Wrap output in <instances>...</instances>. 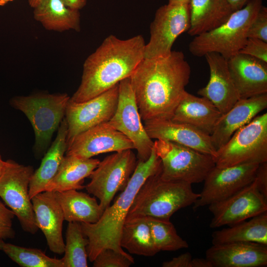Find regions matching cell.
<instances>
[{
  "label": "cell",
  "instance_id": "cell-24",
  "mask_svg": "<svg viewBox=\"0 0 267 267\" xmlns=\"http://www.w3.org/2000/svg\"><path fill=\"white\" fill-rule=\"evenodd\" d=\"M67 129L64 117L58 129L54 140L44 154L40 166L32 176L29 187L31 199L44 191L45 186L57 173L67 148Z\"/></svg>",
  "mask_w": 267,
  "mask_h": 267
},
{
  "label": "cell",
  "instance_id": "cell-35",
  "mask_svg": "<svg viewBox=\"0 0 267 267\" xmlns=\"http://www.w3.org/2000/svg\"><path fill=\"white\" fill-rule=\"evenodd\" d=\"M248 38L267 42V8L262 5L251 22L248 31Z\"/></svg>",
  "mask_w": 267,
  "mask_h": 267
},
{
  "label": "cell",
  "instance_id": "cell-8",
  "mask_svg": "<svg viewBox=\"0 0 267 267\" xmlns=\"http://www.w3.org/2000/svg\"><path fill=\"white\" fill-rule=\"evenodd\" d=\"M213 158L219 167L267 162V113L258 115L237 130Z\"/></svg>",
  "mask_w": 267,
  "mask_h": 267
},
{
  "label": "cell",
  "instance_id": "cell-10",
  "mask_svg": "<svg viewBox=\"0 0 267 267\" xmlns=\"http://www.w3.org/2000/svg\"><path fill=\"white\" fill-rule=\"evenodd\" d=\"M137 161L132 149L116 152L100 161L90 176V181L85 188L99 200L104 211L115 194L126 187Z\"/></svg>",
  "mask_w": 267,
  "mask_h": 267
},
{
  "label": "cell",
  "instance_id": "cell-9",
  "mask_svg": "<svg viewBox=\"0 0 267 267\" xmlns=\"http://www.w3.org/2000/svg\"><path fill=\"white\" fill-rule=\"evenodd\" d=\"M34 172L32 166L9 159L0 174V197L14 213L22 229L32 234L39 230L29 193Z\"/></svg>",
  "mask_w": 267,
  "mask_h": 267
},
{
  "label": "cell",
  "instance_id": "cell-30",
  "mask_svg": "<svg viewBox=\"0 0 267 267\" xmlns=\"http://www.w3.org/2000/svg\"><path fill=\"white\" fill-rule=\"evenodd\" d=\"M120 244L122 248L133 254L152 257L159 252L145 218L126 220L122 230Z\"/></svg>",
  "mask_w": 267,
  "mask_h": 267
},
{
  "label": "cell",
  "instance_id": "cell-27",
  "mask_svg": "<svg viewBox=\"0 0 267 267\" xmlns=\"http://www.w3.org/2000/svg\"><path fill=\"white\" fill-rule=\"evenodd\" d=\"M62 210L64 220L88 223L96 222L103 210L95 197L78 190L54 192Z\"/></svg>",
  "mask_w": 267,
  "mask_h": 267
},
{
  "label": "cell",
  "instance_id": "cell-13",
  "mask_svg": "<svg viewBox=\"0 0 267 267\" xmlns=\"http://www.w3.org/2000/svg\"><path fill=\"white\" fill-rule=\"evenodd\" d=\"M119 84L85 101L77 102L70 99L65 114L67 147L80 133L110 121L117 107Z\"/></svg>",
  "mask_w": 267,
  "mask_h": 267
},
{
  "label": "cell",
  "instance_id": "cell-37",
  "mask_svg": "<svg viewBox=\"0 0 267 267\" xmlns=\"http://www.w3.org/2000/svg\"><path fill=\"white\" fill-rule=\"evenodd\" d=\"M239 53L267 62V42L257 39L248 38Z\"/></svg>",
  "mask_w": 267,
  "mask_h": 267
},
{
  "label": "cell",
  "instance_id": "cell-14",
  "mask_svg": "<svg viewBox=\"0 0 267 267\" xmlns=\"http://www.w3.org/2000/svg\"><path fill=\"white\" fill-rule=\"evenodd\" d=\"M259 165L248 163L224 167L215 166L203 181V187L193 205V210L224 200L249 184L254 179Z\"/></svg>",
  "mask_w": 267,
  "mask_h": 267
},
{
  "label": "cell",
  "instance_id": "cell-11",
  "mask_svg": "<svg viewBox=\"0 0 267 267\" xmlns=\"http://www.w3.org/2000/svg\"><path fill=\"white\" fill-rule=\"evenodd\" d=\"M190 27L189 4H167L159 7L150 26V37L145 44L144 58L168 56L176 39Z\"/></svg>",
  "mask_w": 267,
  "mask_h": 267
},
{
  "label": "cell",
  "instance_id": "cell-36",
  "mask_svg": "<svg viewBox=\"0 0 267 267\" xmlns=\"http://www.w3.org/2000/svg\"><path fill=\"white\" fill-rule=\"evenodd\" d=\"M15 217L14 213L0 201V238L2 239L14 238L15 232L12 221Z\"/></svg>",
  "mask_w": 267,
  "mask_h": 267
},
{
  "label": "cell",
  "instance_id": "cell-39",
  "mask_svg": "<svg viewBox=\"0 0 267 267\" xmlns=\"http://www.w3.org/2000/svg\"><path fill=\"white\" fill-rule=\"evenodd\" d=\"M192 257L189 252L184 253L172 259L164 262L163 267H192Z\"/></svg>",
  "mask_w": 267,
  "mask_h": 267
},
{
  "label": "cell",
  "instance_id": "cell-17",
  "mask_svg": "<svg viewBox=\"0 0 267 267\" xmlns=\"http://www.w3.org/2000/svg\"><path fill=\"white\" fill-rule=\"evenodd\" d=\"M204 56L209 68L210 78L206 86L197 93L209 99L223 114L240 99L228 70L227 60L216 52H209Z\"/></svg>",
  "mask_w": 267,
  "mask_h": 267
},
{
  "label": "cell",
  "instance_id": "cell-44",
  "mask_svg": "<svg viewBox=\"0 0 267 267\" xmlns=\"http://www.w3.org/2000/svg\"><path fill=\"white\" fill-rule=\"evenodd\" d=\"M40 1V0H28V2L30 6L32 7H34Z\"/></svg>",
  "mask_w": 267,
  "mask_h": 267
},
{
  "label": "cell",
  "instance_id": "cell-22",
  "mask_svg": "<svg viewBox=\"0 0 267 267\" xmlns=\"http://www.w3.org/2000/svg\"><path fill=\"white\" fill-rule=\"evenodd\" d=\"M267 107V93L240 98L222 114L211 134L216 150L222 146L239 129L249 123Z\"/></svg>",
  "mask_w": 267,
  "mask_h": 267
},
{
  "label": "cell",
  "instance_id": "cell-33",
  "mask_svg": "<svg viewBox=\"0 0 267 267\" xmlns=\"http://www.w3.org/2000/svg\"><path fill=\"white\" fill-rule=\"evenodd\" d=\"M2 251L21 267H64L61 259L48 257L39 249L5 243Z\"/></svg>",
  "mask_w": 267,
  "mask_h": 267
},
{
  "label": "cell",
  "instance_id": "cell-23",
  "mask_svg": "<svg viewBox=\"0 0 267 267\" xmlns=\"http://www.w3.org/2000/svg\"><path fill=\"white\" fill-rule=\"evenodd\" d=\"M222 115L209 99L185 90L171 119L189 125L211 135Z\"/></svg>",
  "mask_w": 267,
  "mask_h": 267
},
{
  "label": "cell",
  "instance_id": "cell-7",
  "mask_svg": "<svg viewBox=\"0 0 267 267\" xmlns=\"http://www.w3.org/2000/svg\"><path fill=\"white\" fill-rule=\"evenodd\" d=\"M154 149L161 162L160 177L165 180L200 183L215 166L212 156L175 142L156 139Z\"/></svg>",
  "mask_w": 267,
  "mask_h": 267
},
{
  "label": "cell",
  "instance_id": "cell-16",
  "mask_svg": "<svg viewBox=\"0 0 267 267\" xmlns=\"http://www.w3.org/2000/svg\"><path fill=\"white\" fill-rule=\"evenodd\" d=\"M134 149L132 142L108 122L77 135L67 147L65 155L89 159L102 153Z\"/></svg>",
  "mask_w": 267,
  "mask_h": 267
},
{
  "label": "cell",
  "instance_id": "cell-41",
  "mask_svg": "<svg viewBox=\"0 0 267 267\" xmlns=\"http://www.w3.org/2000/svg\"><path fill=\"white\" fill-rule=\"evenodd\" d=\"M192 267H213L207 258H195L192 260Z\"/></svg>",
  "mask_w": 267,
  "mask_h": 267
},
{
  "label": "cell",
  "instance_id": "cell-29",
  "mask_svg": "<svg viewBox=\"0 0 267 267\" xmlns=\"http://www.w3.org/2000/svg\"><path fill=\"white\" fill-rule=\"evenodd\" d=\"M254 242L267 246V212L212 234V244L230 242Z\"/></svg>",
  "mask_w": 267,
  "mask_h": 267
},
{
  "label": "cell",
  "instance_id": "cell-34",
  "mask_svg": "<svg viewBox=\"0 0 267 267\" xmlns=\"http://www.w3.org/2000/svg\"><path fill=\"white\" fill-rule=\"evenodd\" d=\"M94 267H129L134 264V258L111 248L102 250L93 261Z\"/></svg>",
  "mask_w": 267,
  "mask_h": 267
},
{
  "label": "cell",
  "instance_id": "cell-40",
  "mask_svg": "<svg viewBox=\"0 0 267 267\" xmlns=\"http://www.w3.org/2000/svg\"><path fill=\"white\" fill-rule=\"evenodd\" d=\"M68 7L72 9L80 10L87 4V0H61Z\"/></svg>",
  "mask_w": 267,
  "mask_h": 267
},
{
  "label": "cell",
  "instance_id": "cell-31",
  "mask_svg": "<svg viewBox=\"0 0 267 267\" xmlns=\"http://www.w3.org/2000/svg\"><path fill=\"white\" fill-rule=\"evenodd\" d=\"M88 244V239L83 233L81 223L69 222L66 233L64 255L61 259L64 267H87Z\"/></svg>",
  "mask_w": 267,
  "mask_h": 267
},
{
  "label": "cell",
  "instance_id": "cell-1",
  "mask_svg": "<svg viewBox=\"0 0 267 267\" xmlns=\"http://www.w3.org/2000/svg\"><path fill=\"white\" fill-rule=\"evenodd\" d=\"M190 74V66L181 51L143 58L130 77L141 120L171 119Z\"/></svg>",
  "mask_w": 267,
  "mask_h": 267
},
{
  "label": "cell",
  "instance_id": "cell-19",
  "mask_svg": "<svg viewBox=\"0 0 267 267\" xmlns=\"http://www.w3.org/2000/svg\"><path fill=\"white\" fill-rule=\"evenodd\" d=\"M36 224L44 234L49 250L58 255L64 254L62 235L64 215L54 193L44 191L31 199Z\"/></svg>",
  "mask_w": 267,
  "mask_h": 267
},
{
  "label": "cell",
  "instance_id": "cell-47",
  "mask_svg": "<svg viewBox=\"0 0 267 267\" xmlns=\"http://www.w3.org/2000/svg\"><path fill=\"white\" fill-rule=\"evenodd\" d=\"M4 244L5 242H4L3 239L0 238V250H2Z\"/></svg>",
  "mask_w": 267,
  "mask_h": 267
},
{
  "label": "cell",
  "instance_id": "cell-4",
  "mask_svg": "<svg viewBox=\"0 0 267 267\" xmlns=\"http://www.w3.org/2000/svg\"><path fill=\"white\" fill-rule=\"evenodd\" d=\"M160 174L149 177L141 186L126 220L144 217L170 220L178 211L193 205L199 197L191 184L165 180Z\"/></svg>",
  "mask_w": 267,
  "mask_h": 267
},
{
  "label": "cell",
  "instance_id": "cell-2",
  "mask_svg": "<svg viewBox=\"0 0 267 267\" xmlns=\"http://www.w3.org/2000/svg\"><path fill=\"white\" fill-rule=\"evenodd\" d=\"M145 45L141 35L126 40L106 37L85 61L80 85L70 100L85 101L130 77L144 58Z\"/></svg>",
  "mask_w": 267,
  "mask_h": 267
},
{
  "label": "cell",
  "instance_id": "cell-28",
  "mask_svg": "<svg viewBox=\"0 0 267 267\" xmlns=\"http://www.w3.org/2000/svg\"><path fill=\"white\" fill-rule=\"evenodd\" d=\"M33 8L34 19L47 30H81L79 10L68 7L61 0H40Z\"/></svg>",
  "mask_w": 267,
  "mask_h": 267
},
{
  "label": "cell",
  "instance_id": "cell-18",
  "mask_svg": "<svg viewBox=\"0 0 267 267\" xmlns=\"http://www.w3.org/2000/svg\"><path fill=\"white\" fill-rule=\"evenodd\" d=\"M144 127L152 139L175 142L215 157L217 150L210 135L189 125L171 119H156L144 121Z\"/></svg>",
  "mask_w": 267,
  "mask_h": 267
},
{
  "label": "cell",
  "instance_id": "cell-25",
  "mask_svg": "<svg viewBox=\"0 0 267 267\" xmlns=\"http://www.w3.org/2000/svg\"><path fill=\"white\" fill-rule=\"evenodd\" d=\"M189 8L187 33L194 37L220 26L234 11L228 0H190Z\"/></svg>",
  "mask_w": 267,
  "mask_h": 267
},
{
  "label": "cell",
  "instance_id": "cell-6",
  "mask_svg": "<svg viewBox=\"0 0 267 267\" xmlns=\"http://www.w3.org/2000/svg\"><path fill=\"white\" fill-rule=\"evenodd\" d=\"M70 99L65 93H38L11 99V106L23 113L32 126L35 136L34 151L38 159L47 151L53 134L65 117Z\"/></svg>",
  "mask_w": 267,
  "mask_h": 267
},
{
  "label": "cell",
  "instance_id": "cell-46",
  "mask_svg": "<svg viewBox=\"0 0 267 267\" xmlns=\"http://www.w3.org/2000/svg\"><path fill=\"white\" fill-rule=\"evenodd\" d=\"M13 0H0V6H3L9 1Z\"/></svg>",
  "mask_w": 267,
  "mask_h": 267
},
{
  "label": "cell",
  "instance_id": "cell-20",
  "mask_svg": "<svg viewBox=\"0 0 267 267\" xmlns=\"http://www.w3.org/2000/svg\"><path fill=\"white\" fill-rule=\"evenodd\" d=\"M206 258L213 267H265L267 246L246 242L213 244L206 250Z\"/></svg>",
  "mask_w": 267,
  "mask_h": 267
},
{
  "label": "cell",
  "instance_id": "cell-42",
  "mask_svg": "<svg viewBox=\"0 0 267 267\" xmlns=\"http://www.w3.org/2000/svg\"><path fill=\"white\" fill-rule=\"evenodd\" d=\"M248 0H228L234 11L242 8Z\"/></svg>",
  "mask_w": 267,
  "mask_h": 267
},
{
  "label": "cell",
  "instance_id": "cell-5",
  "mask_svg": "<svg viewBox=\"0 0 267 267\" xmlns=\"http://www.w3.org/2000/svg\"><path fill=\"white\" fill-rule=\"evenodd\" d=\"M262 5L263 0H248L222 25L194 36L189 44V51L197 57L216 52L227 60L235 55L245 45L249 26Z\"/></svg>",
  "mask_w": 267,
  "mask_h": 267
},
{
  "label": "cell",
  "instance_id": "cell-38",
  "mask_svg": "<svg viewBox=\"0 0 267 267\" xmlns=\"http://www.w3.org/2000/svg\"><path fill=\"white\" fill-rule=\"evenodd\" d=\"M255 180L259 191L267 198V162L260 164Z\"/></svg>",
  "mask_w": 267,
  "mask_h": 267
},
{
  "label": "cell",
  "instance_id": "cell-21",
  "mask_svg": "<svg viewBox=\"0 0 267 267\" xmlns=\"http://www.w3.org/2000/svg\"><path fill=\"white\" fill-rule=\"evenodd\" d=\"M227 66L240 98L267 93V62L238 53Z\"/></svg>",
  "mask_w": 267,
  "mask_h": 267
},
{
  "label": "cell",
  "instance_id": "cell-15",
  "mask_svg": "<svg viewBox=\"0 0 267 267\" xmlns=\"http://www.w3.org/2000/svg\"><path fill=\"white\" fill-rule=\"evenodd\" d=\"M212 228L230 226L267 212V198L258 190L254 179L248 185L222 201L209 205Z\"/></svg>",
  "mask_w": 267,
  "mask_h": 267
},
{
  "label": "cell",
  "instance_id": "cell-45",
  "mask_svg": "<svg viewBox=\"0 0 267 267\" xmlns=\"http://www.w3.org/2000/svg\"><path fill=\"white\" fill-rule=\"evenodd\" d=\"M5 161L2 159V156L0 153V174L4 166Z\"/></svg>",
  "mask_w": 267,
  "mask_h": 267
},
{
  "label": "cell",
  "instance_id": "cell-43",
  "mask_svg": "<svg viewBox=\"0 0 267 267\" xmlns=\"http://www.w3.org/2000/svg\"><path fill=\"white\" fill-rule=\"evenodd\" d=\"M190 0H168V3L171 4H187Z\"/></svg>",
  "mask_w": 267,
  "mask_h": 267
},
{
  "label": "cell",
  "instance_id": "cell-32",
  "mask_svg": "<svg viewBox=\"0 0 267 267\" xmlns=\"http://www.w3.org/2000/svg\"><path fill=\"white\" fill-rule=\"evenodd\" d=\"M144 218L148 222L153 241L159 252L174 251L188 247V244L178 235L170 220Z\"/></svg>",
  "mask_w": 267,
  "mask_h": 267
},
{
  "label": "cell",
  "instance_id": "cell-12",
  "mask_svg": "<svg viewBox=\"0 0 267 267\" xmlns=\"http://www.w3.org/2000/svg\"><path fill=\"white\" fill-rule=\"evenodd\" d=\"M109 122L132 142L137 151L138 160L144 161L149 158L154 141L148 136L141 122L130 77L119 84L117 107Z\"/></svg>",
  "mask_w": 267,
  "mask_h": 267
},
{
  "label": "cell",
  "instance_id": "cell-3",
  "mask_svg": "<svg viewBox=\"0 0 267 267\" xmlns=\"http://www.w3.org/2000/svg\"><path fill=\"white\" fill-rule=\"evenodd\" d=\"M161 171V162L153 147L147 160H137L126 187L113 204L104 210L99 220L93 223H81L83 233L89 240L87 250L90 262H92L98 253L107 248L127 254L120 246V239L130 209L144 181Z\"/></svg>",
  "mask_w": 267,
  "mask_h": 267
},
{
  "label": "cell",
  "instance_id": "cell-26",
  "mask_svg": "<svg viewBox=\"0 0 267 267\" xmlns=\"http://www.w3.org/2000/svg\"><path fill=\"white\" fill-rule=\"evenodd\" d=\"M100 161L92 158L81 159L65 155L54 177L44 191L53 192L85 188V179L89 177Z\"/></svg>",
  "mask_w": 267,
  "mask_h": 267
}]
</instances>
